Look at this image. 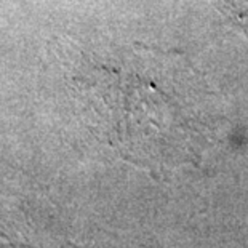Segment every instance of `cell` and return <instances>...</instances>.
<instances>
[{"mask_svg":"<svg viewBox=\"0 0 248 248\" xmlns=\"http://www.w3.org/2000/svg\"><path fill=\"white\" fill-rule=\"evenodd\" d=\"M88 104L120 138L210 128V93L183 55L135 46L109 60L88 58L76 77Z\"/></svg>","mask_w":248,"mask_h":248,"instance_id":"obj_1","label":"cell"},{"mask_svg":"<svg viewBox=\"0 0 248 248\" xmlns=\"http://www.w3.org/2000/svg\"><path fill=\"white\" fill-rule=\"evenodd\" d=\"M248 39V0H210Z\"/></svg>","mask_w":248,"mask_h":248,"instance_id":"obj_2","label":"cell"}]
</instances>
